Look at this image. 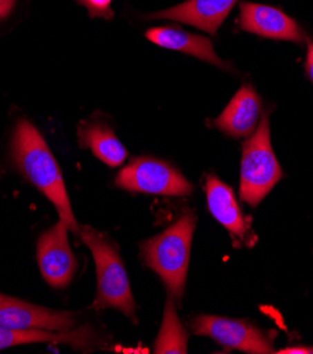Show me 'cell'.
<instances>
[{"label": "cell", "mask_w": 313, "mask_h": 354, "mask_svg": "<svg viewBox=\"0 0 313 354\" xmlns=\"http://www.w3.org/2000/svg\"><path fill=\"white\" fill-rule=\"evenodd\" d=\"M207 207L214 218L225 226L234 237L245 239L249 223L243 216L233 191L215 175H209L205 184Z\"/></svg>", "instance_id": "obj_13"}, {"label": "cell", "mask_w": 313, "mask_h": 354, "mask_svg": "<svg viewBox=\"0 0 313 354\" xmlns=\"http://www.w3.org/2000/svg\"><path fill=\"white\" fill-rule=\"evenodd\" d=\"M16 0H0V21L5 20L13 10Z\"/></svg>", "instance_id": "obj_18"}, {"label": "cell", "mask_w": 313, "mask_h": 354, "mask_svg": "<svg viewBox=\"0 0 313 354\" xmlns=\"http://www.w3.org/2000/svg\"><path fill=\"white\" fill-rule=\"evenodd\" d=\"M81 6H84L91 17H100L111 20L113 19V9L112 2L113 0H75Z\"/></svg>", "instance_id": "obj_17"}, {"label": "cell", "mask_w": 313, "mask_h": 354, "mask_svg": "<svg viewBox=\"0 0 313 354\" xmlns=\"http://www.w3.org/2000/svg\"><path fill=\"white\" fill-rule=\"evenodd\" d=\"M77 317L71 312L54 310L0 294V326L16 330H74Z\"/></svg>", "instance_id": "obj_7"}, {"label": "cell", "mask_w": 313, "mask_h": 354, "mask_svg": "<svg viewBox=\"0 0 313 354\" xmlns=\"http://www.w3.org/2000/svg\"><path fill=\"white\" fill-rule=\"evenodd\" d=\"M12 154L15 164L26 180L55 206L59 219L68 225L69 230L78 234L79 225L68 198L61 168L41 133L26 119L19 120L15 127Z\"/></svg>", "instance_id": "obj_1"}, {"label": "cell", "mask_w": 313, "mask_h": 354, "mask_svg": "<svg viewBox=\"0 0 313 354\" xmlns=\"http://www.w3.org/2000/svg\"><path fill=\"white\" fill-rule=\"evenodd\" d=\"M147 40L154 43L158 47L181 51L189 54L198 59L214 64L219 68L226 69V62H223L219 55L215 53L211 40L203 35L188 32L178 27H153L146 32Z\"/></svg>", "instance_id": "obj_12"}, {"label": "cell", "mask_w": 313, "mask_h": 354, "mask_svg": "<svg viewBox=\"0 0 313 354\" xmlns=\"http://www.w3.org/2000/svg\"><path fill=\"white\" fill-rule=\"evenodd\" d=\"M78 234L89 247L96 266L97 292L95 306L99 309H117L137 324L135 302L133 299L124 264L116 247L108 237H104L91 226H79Z\"/></svg>", "instance_id": "obj_3"}, {"label": "cell", "mask_w": 313, "mask_h": 354, "mask_svg": "<svg viewBox=\"0 0 313 354\" xmlns=\"http://www.w3.org/2000/svg\"><path fill=\"white\" fill-rule=\"evenodd\" d=\"M241 28L257 34L260 37L303 43L305 32L295 20L283 10L258 3H241L240 6Z\"/></svg>", "instance_id": "obj_9"}, {"label": "cell", "mask_w": 313, "mask_h": 354, "mask_svg": "<svg viewBox=\"0 0 313 354\" xmlns=\"http://www.w3.org/2000/svg\"><path fill=\"white\" fill-rule=\"evenodd\" d=\"M278 353H303V354H307V353H313V347H305V346H299V347H290V348H285V350H281Z\"/></svg>", "instance_id": "obj_20"}, {"label": "cell", "mask_w": 313, "mask_h": 354, "mask_svg": "<svg viewBox=\"0 0 313 354\" xmlns=\"http://www.w3.org/2000/svg\"><path fill=\"white\" fill-rule=\"evenodd\" d=\"M79 145L89 149L97 160L109 167H119L127 158V150L115 131L103 123H82L78 129Z\"/></svg>", "instance_id": "obj_15"}, {"label": "cell", "mask_w": 313, "mask_h": 354, "mask_svg": "<svg viewBox=\"0 0 313 354\" xmlns=\"http://www.w3.org/2000/svg\"><path fill=\"white\" fill-rule=\"evenodd\" d=\"M261 102L250 85L238 89L214 124L230 137H250L258 123Z\"/></svg>", "instance_id": "obj_11"}, {"label": "cell", "mask_w": 313, "mask_h": 354, "mask_svg": "<svg viewBox=\"0 0 313 354\" xmlns=\"http://www.w3.org/2000/svg\"><path fill=\"white\" fill-rule=\"evenodd\" d=\"M187 344H188V335L180 322V317L176 310V304H173V298L169 297L167 299L164 319L155 340L154 350L158 354H164V353L184 354L187 353V348H188Z\"/></svg>", "instance_id": "obj_16"}, {"label": "cell", "mask_w": 313, "mask_h": 354, "mask_svg": "<svg viewBox=\"0 0 313 354\" xmlns=\"http://www.w3.org/2000/svg\"><path fill=\"white\" fill-rule=\"evenodd\" d=\"M283 171L271 147L269 119L263 115L254 134L243 146L240 196L252 206L258 205L281 180Z\"/></svg>", "instance_id": "obj_4"}, {"label": "cell", "mask_w": 313, "mask_h": 354, "mask_svg": "<svg viewBox=\"0 0 313 354\" xmlns=\"http://www.w3.org/2000/svg\"><path fill=\"white\" fill-rule=\"evenodd\" d=\"M237 0H187V2L149 15L147 19H165L180 21L216 34L223 20L229 16Z\"/></svg>", "instance_id": "obj_10"}, {"label": "cell", "mask_w": 313, "mask_h": 354, "mask_svg": "<svg viewBox=\"0 0 313 354\" xmlns=\"http://www.w3.org/2000/svg\"><path fill=\"white\" fill-rule=\"evenodd\" d=\"M305 68H306V74H307V77H309V78H310V81L313 82V44H309Z\"/></svg>", "instance_id": "obj_19"}, {"label": "cell", "mask_w": 313, "mask_h": 354, "mask_svg": "<svg viewBox=\"0 0 313 354\" xmlns=\"http://www.w3.org/2000/svg\"><path fill=\"white\" fill-rule=\"evenodd\" d=\"M195 225V215L187 214L142 244L144 264L160 275L169 295L177 301L184 295Z\"/></svg>", "instance_id": "obj_2"}, {"label": "cell", "mask_w": 313, "mask_h": 354, "mask_svg": "<svg viewBox=\"0 0 313 354\" xmlns=\"http://www.w3.org/2000/svg\"><path fill=\"white\" fill-rule=\"evenodd\" d=\"M191 329L195 335L211 337L227 348L263 354L274 351L271 343L263 335V332L245 321L202 315L192 321Z\"/></svg>", "instance_id": "obj_8"}, {"label": "cell", "mask_w": 313, "mask_h": 354, "mask_svg": "<svg viewBox=\"0 0 313 354\" xmlns=\"http://www.w3.org/2000/svg\"><path fill=\"white\" fill-rule=\"evenodd\" d=\"M96 342L97 337L91 328L55 333L47 330H16L0 326V350L31 343H62L75 348H84L93 346Z\"/></svg>", "instance_id": "obj_14"}, {"label": "cell", "mask_w": 313, "mask_h": 354, "mask_svg": "<svg viewBox=\"0 0 313 354\" xmlns=\"http://www.w3.org/2000/svg\"><path fill=\"white\" fill-rule=\"evenodd\" d=\"M68 225L59 219L44 232L37 241V260L47 284L62 290L73 281L77 271V260L68 240Z\"/></svg>", "instance_id": "obj_6"}, {"label": "cell", "mask_w": 313, "mask_h": 354, "mask_svg": "<svg viewBox=\"0 0 313 354\" xmlns=\"http://www.w3.org/2000/svg\"><path fill=\"white\" fill-rule=\"evenodd\" d=\"M116 187L149 195L187 196L193 187L169 164L151 157H140L124 167L116 176Z\"/></svg>", "instance_id": "obj_5"}]
</instances>
